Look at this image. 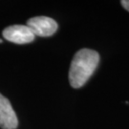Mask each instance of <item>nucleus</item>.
<instances>
[{"label": "nucleus", "mask_w": 129, "mask_h": 129, "mask_svg": "<svg viewBox=\"0 0 129 129\" xmlns=\"http://www.w3.org/2000/svg\"><path fill=\"white\" fill-rule=\"evenodd\" d=\"M100 55L96 51L81 49L75 55L69 70V81L73 88L82 87L97 69Z\"/></svg>", "instance_id": "f257e3e1"}, {"label": "nucleus", "mask_w": 129, "mask_h": 129, "mask_svg": "<svg viewBox=\"0 0 129 129\" xmlns=\"http://www.w3.org/2000/svg\"><path fill=\"white\" fill-rule=\"evenodd\" d=\"M27 26L33 34L38 37H51L57 31V23L53 18L47 16H37L27 21Z\"/></svg>", "instance_id": "f03ea898"}, {"label": "nucleus", "mask_w": 129, "mask_h": 129, "mask_svg": "<svg viewBox=\"0 0 129 129\" xmlns=\"http://www.w3.org/2000/svg\"><path fill=\"white\" fill-rule=\"evenodd\" d=\"M5 39L16 44H27L35 39V35L28 26L13 25L3 30L2 33Z\"/></svg>", "instance_id": "7ed1b4c3"}, {"label": "nucleus", "mask_w": 129, "mask_h": 129, "mask_svg": "<svg viewBox=\"0 0 129 129\" xmlns=\"http://www.w3.org/2000/svg\"><path fill=\"white\" fill-rule=\"evenodd\" d=\"M18 120L9 100L0 94V128L16 129Z\"/></svg>", "instance_id": "20e7f679"}, {"label": "nucleus", "mask_w": 129, "mask_h": 129, "mask_svg": "<svg viewBox=\"0 0 129 129\" xmlns=\"http://www.w3.org/2000/svg\"><path fill=\"white\" fill-rule=\"evenodd\" d=\"M120 3H121V5H122V7L129 12V0H122Z\"/></svg>", "instance_id": "39448f33"}]
</instances>
